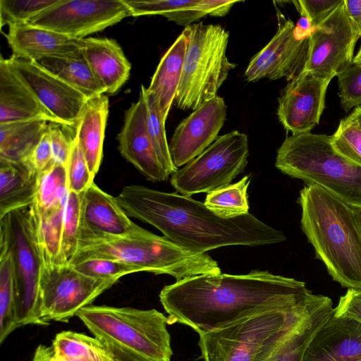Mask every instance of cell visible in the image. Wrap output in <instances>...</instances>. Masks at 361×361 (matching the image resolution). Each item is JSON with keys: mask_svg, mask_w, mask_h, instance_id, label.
Returning <instances> with one entry per match:
<instances>
[{"mask_svg": "<svg viewBox=\"0 0 361 361\" xmlns=\"http://www.w3.org/2000/svg\"><path fill=\"white\" fill-rule=\"evenodd\" d=\"M351 114L356 118L361 126V106L354 109Z\"/></svg>", "mask_w": 361, "mask_h": 361, "instance_id": "50", "label": "cell"}, {"mask_svg": "<svg viewBox=\"0 0 361 361\" xmlns=\"http://www.w3.org/2000/svg\"><path fill=\"white\" fill-rule=\"evenodd\" d=\"M32 361H56L54 348L40 344L36 348Z\"/></svg>", "mask_w": 361, "mask_h": 361, "instance_id": "48", "label": "cell"}, {"mask_svg": "<svg viewBox=\"0 0 361 361\" xmlns=\"http://www.w3.org/2000/svg\"><path fill=\"white\" fill-rule=\"evenodd\" d=\"M251 178L245 176L235 183L207 193L204 204L218 216L232 219L248 214L247 188Z\"/></svg>", "mask_w": 361, "mask_h": 361, "instance_id": "34", "label": "cell"}, {"mask_svg": "<svg viewBox=\"0 0 361 361\" xmlns=\"http://www.w3.org/2000/svg\"><path fill=\"white\" fill-rule=\"evenodd\" d=\"M315 295L305 303L266 309L221 328L199 334L204 361H253L267 346L298 326L324 298Z\"/></svg>", "mask_w": 361, "mask_h": 361, "instance_id": "7", "label": "cell"}, {"mask_svg": "<svg viewBox=\"0 0 361 361\" xmlns=\"http://www.w3.org/2000/svg\"><path fill=\"white\" fill-rule=\"evenodd\" d=\"M302 361H361V323L334 313L312 339Z\"/></svg>", "mask_w": 361, "mask_h": 361, "instance_id": "20", "label": "cell"}, {"mask_svg": "<svg viewBox=\"0 0 361 361\" xmlns=\"http://www.w3.org/2000/svg\"><path fill=\"white\" fill-rule=\"evenodd\" d=\"M329 81L307 71L290 80L278 99L277 116L292 134L309 133L319 123Z\"/></svg>", "mask_w": 361, "mask_h": 361, "instance_id": "16", "label": "cell"}, {"mask_svg": "<svg viewBox=\"0 0 361 361\" xmlns=\"http://www.w3.org/2000/svg\"><path fill=\"white\" fill-rule=\"evenodd\" d=\"M188 38L183 31L161 57L147 87L166 121L180 83Z\"/></svg>", "mask_w": 361, "mask_h": 361, "instance_id": "27", "label": "cell"}, {"mask_svg": "<svg viewBox=\"0 0 361 361\" xmlns=\"http://www.w3.org/2000/svg\"><path fill=\"white\" fill-rule=\"evenodd\" d=\"M314 295L303 281L252 270L187 278L164 286L159 299L169 324H185L200 334L260 310L305 303Z\"/></svg>", "mask_w": 361, "mask_h": 361, "instance_id": "1", "label": "cell"}, {"mask_svg": "<svg viewBox=\"0 0 361 361\" xmlns=\"http://www.w3.org/2000/svg\"><path fill=\"white\" fill-rule=\"evenodd\" d=\"M348 14L361 37V0H344Z\"/></svg>", "mask_w": 361, "mask_h": 361, "instance_id": "47", "label": "cell"}, {"mask_svg": "<svg viewBox=\"0 0 361 361\" xmlns=\"http://www.w3.org/2000/svg\"><path fill=\"white\" fill-rule=\"evenodd\" d=\"M59 0H0L1 27L27 23Z\"/></svg>", "mask_w": 361, "mask_h": 361, "instance_id": "39", "label": "cell"}, {"mask_svg": "<svg viewBox=\"0 0 361 361\" xmlns=\"http://www.w3.org/2000/svg\"><path fill=\"white\" fill-rule=\"evenodd\" d=\"M68 193L66 166L53 161L37 175L36 195L31 207L39 212L64 207Z\"/></svg>", "mask_w": 361, "mask_h": 361, "instance_id": "32", "label": "cell"}, {"mask_svg": "<svg viewBox=\"0 0 361 361\" xmlns=\"http://www.w3.org/2000/svg\"><path fill=\"white\" fill-rule=\"evenodd\" d=\"M6 37L12 56L32 61L73 54L80 50L83 44V39L73 38L28 23L8 25Z\"/></svg>", "mask_w": 361, "mask_h": 361, "instance_id": "21", "label": "cell"}, {"mask_svg": "<svg viewBox=\"0 0 361 361\" xmlns=\"http://www.w3.org/2000/svg\"><path fill=\"white\" fill-rule=\"evenodd\" d=\"M118 280L92 278L69 264H42L39 283L42 320L48 324L49 321L68 322Z\"/></svg>", "mask_w": 361, "mask_h": 361, "instance_id": "11", "label": "cell"}, {"mask_svg": "<svg viewBox=\"0 0 361 361\" xmlns=\"http://www.w3.org/2000/svg\"><path fill=\"white\" fill-rule=\"evenodd\" d=\"M140 98L145 109V126L157 157L166 173L172 175L178 168L175 166L170 154L165 130V120L159 109L153 94L144 85L141 86Z\"/></svg>", "mask_w": 361, "mask_h": 361, "instance_id": "33", "label": "cell"}, {"mask_svg": "<svg viewBox=\"0 0 361 361\" xmlns=\"http://www.w3.org/2000/svg\"><path fill=\"white\" fill-rule=\"evenodd\" d=\"M359 38L343 0L337 8L311 32L302 71L310 72L330 82L353 63Z\"/></svg>", "mask_w": 361, "mask_h": 361, "instance_id": "12", "label": "cell"}, {"mask_svg": "<svg viewBox=\"0 0 361 361\" xmlns=\"http://www.w3.org/2000/svg\"><path fill=\"white\" fill-rule=\"evenodd\" d=\"M118 150L148 180H166L162 167L148 136L142 99L133 103L125 113L123 126L118 134Z\"/></svg>", "mask_w": 361, "mask_h": 361, "instance_id": "19", "label": "cell"}, {"mask_svg": "<svg viewBox=\"0 0 361 361\" xmlns=\"http://www.w3.org/2000/svg\"><path fill=\"white\" fill-rule=\"evenodd\" d=\"M248 138L233 130L218 138L202 153L171 175V183L183 195L190 197L228 185L247 164Z\"/></svg>", "mask_w": 361, "mask_h": 361, "instance_id": "10", "label": "cell"}, {"mask_svg": "<svg viewBox=\"0 0 361 361\" xmlns=\"http://www.w3.org/2000/svg\"><path fill=\"white\" fill-rule=\"evenodd\" d=\"M80 195L79 245L133 235L142 228L130 220L116 197L102 190L94 182Z\"/></svg>", "mask_w": 361, "mask_h": 361, "instance_id": "18", "label": "cell"}, {"mask_svg": "<svg viewBox=\"0 0 361 361\" xmlns=\"http://www.w3.org/2000/svg\"><path fill=\"white\" fill-rule=\"evenodd\" d=\"M116 199L129 217L154 226L168 240L195 253L230 245H271L286 240L283 232L252 214L223 219L204 202L176 192L130 185L124 187Z\"/></svg>", "mask_w": 361, "mask_h": 361, "instance_id": "2", "label": "cell"}, {"mask_svg": "<svg viewBox=\"0 0 361 361\" xmlns=\"http://www.w3.org/2000/svg\"><path fill=\"white\" fill-rule=\"evenodd\" d=\"M334 149L348 161L361 167V126L350 114L340 121L331 135Z\"/></svg>", "mask_w": 361, "mask_h": 361, "instance_id": "37", "label": "cell"}, {"mask_svg": "<svg viewBox=\"0 0 361 361\" xmlns=\"http://www.w3.org/2000/svg\"><path fill=\"white\" fill-rule=\"evenodd\" d=\"M56 361H93L85 358H71L63 356H58L56 355Z\"/></svg>", "mask_w": 361, "mask_h": 361, "instance_id": "49", "label": "cell"}, {"mask_svg": "<svg viewBox=\"0 0 361 361\" xmlns=\"http://www.w3.org/2000/svg\"><path fill=\"white\" fill-rule=\"evenodd\" d=\"M295 25L290 19L279 18L274 36L250 61L244 73L248 82L286 78L291 80L303 70L307 59L309 37L298 39Z\"/></svg>", "mask_w": 361, "mask_h": 361, "instance_id": "14", "label": "cell"}, {"mask_svg": "<svg viewBox=\"0 0 361 361\" xmlns=\"http://www.w3.org/2000/svg\"><path fill=\"white\" fill-rule=\"evenodd\" d=\"M334 314L354 319L361 323V289H348L339 298Z\"/></svg>", "mask_w": 361, "mask_h": 361, "instance_id": "46", "label": "cell"}, {"mask_svg": "<svg viewBox=\"0 0 361 361\" xmlns=\"http://www.w3.org/2000/svg\"><path fill=\"white\" fill-rule=\"evenodd\" d=\"M343 0H299L293 1L301 16L312 29L319 26L342 3Z\"/></svg>", "mask_w": 361, "mask_h": 361, "instance_id": "44", "label": "cell"}, {"mask_svg": "<svg viewBox=\"0 0 361 361\" xmlns=\"http://www.w3.org/2000/svg\"><path fill=\"white\" fill-rule=\"evenodd\" d=\"M80 195L69 191L66 202L62 233V253L69 264L76 254L80 240Z\"/></svg>", "mask_w": 361, "mask_h": 361, "instance_id": "38", "label": "cell"}, {"mask_svg": "<svg viewBox=\"0 0 361 361\" xmlns=\"http://www.w3.org/2000/svg\"><path fill=\"white\" fill-rule=\"evenodd\" d=\"M66 169L69 191L80 194L93 183L94 176L89 169L76 137Z\"/></svg>", "mask_w": 361, "mask_h": 361, "instance_id": "42", "label": "cell"}, {"mask_svg": "<svg viewBox=\"0 0 361 361\" xmlns=\"http://www.w3.org/2000/svg\"><path fill=\"white\" fill-rule=\"evenodd\" d=\"M275 166L306 185H317L361 210V167L339 154L331 136L292 134L277 150Z\"/></svg>", "mask_w": 361, "mask_h": 361, "instance_id": "6", "label": "cell"}, {"mask_svg": "<svg viewBox=\"0 0 361 361\" xmlns=\"http://www.w3.org/2000/svg\"><path fill=\"white\" fill-rule=\"evenodd\" d=\"M48 130L54 161L66 166L76 137V128L65 123L49 122Z\"/></svg>", "mask_w": 361, "mask_h": 361, "instance_id": "43", "label": "cell"}, {"mask_svg": "<svg viewBox=\"0 0 361 361\" xmlns=\"http://www.w3.org/2000/svg\"><path fill=\"white\" fill-rule=\"evenodd\" d=\"M131 16L161 15L185 27L207 16H226L240 1L227 0H124Z\"/></svg>", "mask_w": 361, "mask_h": 361, "instance_id": "23", "label": "cell"}, {"mask_svg": "<svg viewBox=\"0 0 361 361\" xmlns=\"http://www.w3.org/2000/svg\"><path fill=\"white\" fill-rule=\"evenodd\" d=\"M16 315V283L11 254L0 245V344L17 329Z\"/></svg>", "mask_w": 361, "mask_h": 361, "instance_id": "35", "label": "cell"}, {"mask_svg": "<svg viewBox=\"0 0 361 361\" xmlns=\"http://www.w3.org/2000/svg\"><path fill=\"white\" fill-rule=\"evenodd\" d=\"M79 272L97 279H119L121 276L141 271L135 266L108 259H91L71 264Z\"/></svg>", "mask_w": 361, "mask_h": 361, "instance_id": "40", "label": "cell"}, {"mask_svg": "<svg viewBox=\"0 0 361 361\" xmlns=\"http://www.w3.org/2000/svg\"><path fill=\"white\" fill-rule=\"evenodd\" d=\"M128 16L130 11L124 0H59L27 23L84 39Z\"/></svg>", "mask_w": 361, "mask_h": 361, "instance_id": "13", "label": "cell"}, {"mask_svg": "<svg viewBox=\"0 0 361 361\" xmlns=\"http://www.w3.org/2000/svg\"><path fill=\"white\" fill-rule=\"evenodd\" d=\"M48 123L32 119L0 124V158L23 163L47 131Z\"/></svg>", "mask_w": 361, "mask_h": 361, "instance_id": "30", "label": "cell"}, {"mask_svg": "<svg viewBox=\"0 0 361 361\" xmlns=\"http://www.w3.org/2000/svg\"><path fill=\"white\" fill-rule=\"evenodd\" d=\"M109 98L104 94L88 99L76 126V139L92 174L101 165Z\"/></svg>", "mask_w": 361, "mask_h": 361, "instance_id": "26", "label": "cell"}, {"mask_svg": "<svg viewBox=\"0 0 361 361\" xmlns=\"http://www.w3.org/2000/svg\"><path fill=\"white\" fill-rule=\"evenodd\" d=\"M227 112L224 98L216 96L184 118L169 143L173 164H187L208 148L219 137Z\"/></svg>", "mask_w": 361, "mask_h": 361, "instance_id": "17", "label": "cell"}, {"mask_svg": "<svg viewBox=\"0 0 361 361\" xmlns=\"http://www.w3.org/2000/svg\"><path fill=\"white\" fill-rule=\"evenodd\" d=\"M8 61L43 106L61 123L76 128L87 98L35 61L15 57Z\"/></svg>", "mask_w": 361, "mask_h": 361, "instance_id": "15", "label": "cell"}, {"mask_svg": "<svg viewBox=\"0 0 361 361\" xmlns=\"http://www.w3.org/2000/svg\"><path fill=\"white\" fill-rule=\"evenodd\" d=\"M301 229L334 281L361 289V210L314 184L300 191Z\"/></svg>", "mask_w": 361, "mask_h": 361, "instance_id": "3", "label": "cell"}, {"mask_svg": "<svg viewBox=\"0 0 361 361\" xmlns=\"http://www.w3.org/2000/svg\"><path fill=\"white\" fill-rule=\"evenodd\" d=\"M81 51L106 93L117 92L128 80L131 65L116 40L86 37Z\"/></svg>", "mask_w": 361, "mask_h": 361, "instance_id": "25", "label": "cell"}, {"mask_svg": "<svg viewBox=\"0 0 361 361\" xmlns=\"http://www.w3.org/2000/svg\"><path fill=\"white\" fill-rule=\"evenodd\" d=\"M341 108L348 112L361 106V63H351L336 76Z\"/></svg>", "mask_w": 361, "mask_h": 361, "instance_id": "41", "label": "cell"}, {"mask_svg": "<svg viewBox=\"0 0 361 361\" xmlns=\"http://www.w3.org/2000/svg\"><path fill=\"white\" fill-rule=\"evenodd\" d=\"M32 119L58 122L17 74L8 59H0V124Z\"/></svg>", "mask_w": 361, "mask_h": 361, "instance_id": "22", "label": "cell"}, {"mask_svg": "<svg viewBox=\"0 0 361 361\" xmlns=\"http://www.w3.org/2000/svg\"><path fill=\"white\" fill-rule=\"evenodd\" d=\"M54 161L48 128L27 159L22 163L38 175Z\"/></svg>", "mask_w": 361, "mask_h": 361, "instance_id": "45", "label": "cell"}, {"mask_svg": "<svg viewBox=\"0 0 361 361\" xmlns=\"http://www.w3.org/2000/svg\"><path fill=\"white\" fill-rule=\"evenodd\" d=\"M77 316L116 361H171L168 318L155 309L90 305Z\"/></svg>", "mask_w": 361, "mask_h": 361, "instance_id": "4", "label": "cell"}, {"mask_svg": "<svg viewBox=\"0 0 361 361\" xmlns=\"http://www.w3.org/2000/svg\"><path fill=\"white\" fill-rule=\"evenodd\" d=\"M0 245L11 254L16 283V325L47 326L41 317L40 275L43 261L30 207L0 219Z\"/></svg>", "mask_w": 361, "mask_h": 361, "instance_id": "9", "label": "cell"}, {"mask_svg": "<svg viewBox=\"0 0 361 361\" xmlns=\"http://www.w3.org/2000/svg\"><path fill=\"white\" fill-rule=\"evenodd\" d=\"M353 62L356 63H361V45H360L357 54H355V56H354Z\"/></svg>", "mask_w": 361, "mask_h": 361, "instance_id": "51", "label": "cell"}, {"mask_svg": "<svg viewBox=\"0 0 361 361\" xmlns=\"http://www.w3.org/2000/svg\"><path fill=\"white\" fill-rule=\"evenodd\" d=\"M30 207L35 218L43 264H66L62 253L65 206L43 212Z\"/></svg>", "mask_w": 361, "mask_h": 361, "instance_id": "31", "label": "cell"}, {"mask_svg": "<svg viewBox=\"0 0 361 361\" xmlns=\"http://www.w3.org/2000/svg\"><path fill=\"white\" fill-rule=\"evenodd\" d=\"M39 66L81 92L87 99L106 93L80 50L68 55L44 57L36 61Z\"/></svg>", "mask_w": 361, "mask_h": 361, "instance_id": "29", "label": "cell"}, {"mask_svg": "<svg viewBox=\"0 0 361 361\" xmlns=\"http://www.w3.org/2000/svg\"><path fill=\"white\" fill-rule=\"evenodd\" d=\"M37 179L23 164L0 158V219L33 204Z\"/></svg>", "mask_w": 361, "mask_h": 361, "instance_id": "28", "label": "cell"}, {"mask_svg": "<svg viewBox=\"0 0 361 361\" xmlns=\"http://www.w3.org/2000/svg\"><path fill=\"white\" fill-rule=\"evenodd\" d=\"M52 347L58 356L93 361H116L97 338L72 331L58 333L53 340Z\"/></svg>", "mask_w": 361, "mask_h": 361, "instance_id": "36", "label": "cell"}, {"mask_svg": "<svg viewBox=\"0 0 361 361\" xmlns=\"http://www.w3.org/2000/svg\"><path fill=\"white\" fill-rule=\"evenodd\" d=\"M334 312L331 298L325 296L298 326L267 346L253 361H302L312 339Z\"/></svg>", "mask_w": 361, "mask_h": 361, "instance_id": "24", "label": "cell"}, {"mask_svg": "<svg viewBox=\"0 0 361 361\" xmlns=\"http://www.w3.org/2000/svg\"><path fill=\"white\" fill-rule=\"evenodd\" d=\"M188 43L174 99L182 110H195L217 96L235 64L226 56L229 33L220 25L193 23L184 28Z\"/></svg>", "mask_w": 361, "mask_h": 361, "instance_id": "8", "label": "cell"}, {"mask_svg": "<svg viewBox=\"0 0 361 361\" xmlns=\"http://www.w3.org/2000/svg\"><path fill=\"white\" fill-rule=\"evenodd\" d=\"M91 259L121 261L141 271L170 275L176 281L221 273L218 262L207 253L190 252L142 228L133 235L80 244L69 264Z\"/></svg>", "mask_w": 361, "mask_h": 361, "instance_id": "5", "label": "cell"}]
</instances>
